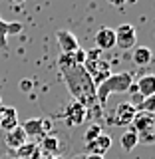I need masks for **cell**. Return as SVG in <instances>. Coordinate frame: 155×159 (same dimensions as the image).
I'll return each mask as SVG.
<instances>
[{
	"label": "cell",
	"instance_id": "obj_2",
	"mask_svg": "<svg viewBox=\"0 0 155 159\" xmlns=\"http://www.w3.org/2000/svg\"><path fill=\"white\" fill-rule=\"evenodd\" d=\"M131 84H133V74L131 72H119V74H112L109 78H106L96 88V98H98L99 109L106 107V103H107V99H109L112 93H123V92H127Z\"/></svg>",
	"mask_w": 155,
	"mask_h": 159
},
{
	"label": "cell",
	"instance_id": "obj_6",
	"mask_svg": "<svg viewBox=\"0 0 155 159\" xmlns=\"http://www.w3.org/2000/svg\"><path fill=\"white\" fill-rule=\"evenodd\" d=\"M86 117H88V109L82 103H78L76 99H70L66 103V107H64V119H66V123L70 127L82 125L86 121Z\"/></svg>",
	"mask_w": 155,
	"mask_h": 159
},
{
	"label": "cell",
	"instance_id": "obj_1",
	"mask_svg": "<svg viewBox=\"0 0 155 159\" xmlns=\"http://www.w3.org/2000/svg\"><path fill=\"white\" fill-rule=\"evenodd\" d=\"M60 64V72L64 76V82L72 93V99H76L78 103H82L88 111H99L98 106V98H96V86L86 74L84 66L74 62L72 54H62L58 60Z\"/></svg>",
	"mask_w": 155,
	"mask_h": 159
},
{
	"label": "cell",
	"instance_id": "obj_7",
	"mask_svg": "<svg viewBox=\"0 0 155 159\" xmlns=\"http://www.w3.org/2000/svg\"><path fill=\"white\" fill-rule=\"evenodd\" d=\"M135 116H137V109L133 107L129 102H121V103L116 106L113 116H112L109 121H112L113 125H117V127H123V125H131V121H133Z\"/></svg>",
	"mask_w": 155,
	"mask_h": 159
},
{
	"label": "cell",
	"instance_id": "obj_21",
	"mask_svg": "<svg viewBox=\"0 0 155 159\" xmlns=\"http://www.w3.org/2000/svg\"><path fill=\"white\" fill-rule=\"evenodd\" d=\"M137 111H145V113H155V96L145 98L141 102V106L137 107Z\"/></svg>",
	"mask_w": 155,
	"mask_h": 159
},
{
	"label": "cell",
	"instance_id": "obj_3",
	"mask_svg": "<svg viewBox=\"0 0 155 159\" xmlns=\"http://www.w3.org/2000/svg\"><path fill=\"white\" fill-rule=\"evenodd\" d=\"M84 70L89 76V80L93 82V86H99L106 78L112 76V64L107 60H103V52L99 50H89L86 52V62H84Z\"/></svg>",
	"mask_w": 155,
	"mask_h": 159
},
{
	"label": "cell",
	"instance_id": "obj_15",
	"mask_svg": "<svg viewBox=\"0 0 155 159\" xmlns=\"http://www.w3.org/2000/svg\"><path fill=\"white\" fill-rule=\"evenodd\" d=\"M26 133H24V129L20 127V125H16L14 129H10V131L6 133V145L10 147V149H20L26 143Z\"/></svg>",
	"mask_w": 155,
	"mask_h": 159
},
{
	"label": "cell",
	"instance_id": "obj_13",
	"mask_svg": "<svg viewBox=\"0 0 155 159\" xmlns=\"http://www.w3.org/2000/svg\"><path fill=\"white\" fill-rule=\"evenodd\" d=\"M18 125V113L14 107H0V127L10 131Z\"/></svg>",
	"mask_w": 155,
	"mask_h": 159
},
{
	"label": "cell",
	"instance_id": "obj_11",
	"mask_svg": "<svg viewBox=\"0 0 155 159\" xmlns=\"http://www.w3.org/2000/svg\"><path fill=\"white\" fill-rule=\"evenodd\" d=\"M133 84H135V89L143 98L155 96V74H143V76Z\"/></svg>",
	"mask_w": 155,
	"mask_h": 159
},
{
	"label": "cell",
	"instance_id": "obj_22",
	"mask_svg": "<svg viewBox=\"0 0 155 159\" xmlns=\"http://www.w3.org/2000/svg\"><path fill=\"white\" fill-rule=\"evenodd\" d=\"M109 4H113V6H123V4H127V2H133V0H107Z\"/></svg>",
	"mask_w": 155,
	"mask_h": 159
},
{
	"label": "cell",
	"instance_id": "obj_24",
	"mask_svg": "<svg viewBox=\"0 0 155 159\" xmlns=\"http://www.w3.org/2000/svg\"><path fill=\"white\" fill-rule=\"evenodd\" d=\"M30 86H32L30 82H22V84H20V88H22V89H30Z\"/></svg>",
	"mask_w": 155,
	"mask_h": 159
},
{
	"label": "cell",
	"instance_id": "obj_12",
	"mask_svg": "<svg viewBox=\"0 0 155 159\" xmlns=\"http://www.w3.org/2000/svg\"><path fill=\"white\" fill-rule=\"evenodd\" d=\"M131 60L135 66H149L153 62V52L149 46H135L131 52Z\"/></svg>",
	"mask_w": 155,
	"mask_h": 159
},
{
	"label": "cell",
	"instance_id": "obj_9",
	"mask_svg": "<svg viewBox=\"0 0 155 159\" xmlns=\"http://www.w3.org/2000/svg\"><path fill=\"white\" fill-rule=\"evenodd\" d=\"M56 40H58L60 48H62V54H74L76 50H80L78 38L74 36V32H70V30H58Z\"/></svg>",
	"mask_w": 155,
	"mask_h": 159
},
{
	"label": "cell",
	"instance_id": "obj_20",
	"mask_svg": "<svg viewBox=\"0 0 155 159\" xmlns=\"http://www.w3.org/2000/svg\"><path fill=\"white\" fill-rule=\"evenodd\" d=\"M103 133V129H102V125H98V123H92L88 129H86V133H84V143H92L93 139H98L99 135Z\"/></svg>",
	"mask_w": 155,
	"mask_h": 159
},
{
	"label": "cell",
	"instance_id": "obj_26",
	"mask_svg": "<svg viewBox=\"0 0 155 159\" xmlns=\"http://www.w3.org/2000/svg\"><path fill=\"white\" fill-rule=\"evenodd\" d=\"M12 2H14V4H24L26 0H12Z\"/></svg>",
	"mask_w": 155,
	"mask_h": 159
},
{
	"label": "cell",
	"instance_id": "obj_14",
	"mask_svg": "<svg viewBox=\"0 0 155 159\" xmlns=\"http://www.w3.org/2000/svg\"><path fill=\"white\" fill-rule=\"evenodd\" d=\"M24 129V133H26V137H40L44 133V119L40 117H30L26 121L20 125Z\"/></svg>",
	"mask_w": 155,
	"mask_h": 159
},
{
	"label": "cell",
	"instance_id": "obj_16",
	"mask_svg": "<svg viewBox=\"0 0 155 159\" xmlns=\"http://www.w3.org/2000/svg\"><path fill=\"white\" fill-rule=\"evenodd\" d=\"M86 147H88L89 153H93V155H103V153L112 147V137L106 135V133H102L98 139H93L92 143H88Z\"/></svg>",
	"mask_w": 155,
	"mask_h": 159
},
{
	"label": "cell",
	"instance_id": "obj_23",
	"mask_svg": "<svg viewBox=\"0 0 155 159\" xmlns=\"http://www.w3.org/2000/svg\"><path fill=\"white\" fill-rule=\"evenodd\" d=\"M86 159H106V157H103V155H93V153H89Z\"/></svg>",
	"mask_w": 155,
	"mask_h": 159
},
{
	"label": "cell",
	"instance_id": "obj_19",
	"mask_svg": "<svg viewBox=\"0 0 155 159\" xmlns=\"http://www.w3.org/2000/svg\"><path fill=\"white\" fill-rule=\"evenodd\" d=\"M20 159H40V149L36 143H24L20 149H16Z\"/></svg>",
	"mask_w": 155,
	"mask_h": 159
},
{
	"label": "cell",
	"instance_id": "obj_4",
	"mask_svg": "<svg viewBox=\"0 0 155 159\" xmlns=\"http://www.w3.org/2000/svg\"><path fill=\"white\" fill-rule=\"evenodd\" d=\"M131 129L135 131L141 145H155V113L137 111L131 121Z\"/></svg>",
	"mask_w": 155,
	"mask_h": 159
},
{
	"label": "cell",
	"instance_id": "obj_17",
	"mask_svg": "<svg viewBox=\"0 0 155 159\" xmlns=\"http://www.w3.org/2000/svg\"><path fill=\"white\" fill-rule=\"evenodd\" d=\"M40 153H44V155H58L60 151V139L56 135H46L42 137V143L38 145Z\"/></svg>",
	"mask_w": 155,
	"mask_h": 159
},
{
	"label": "cell",
	"instance_id": "obj_5",
	"mask_svg": "<svg viewBox=\"0 0 155 159\" xmlns=\"http://www.w3.org/2000/svg\"><path fill=\"white\" fill-rule=\"evenodd\" d=\"M116 30V48L119 50H133L137 42V30L133 24H121Z\"/></svg>",
	"mask_w": 155,
	"mask_h": 159
},
{
	"label": "cell",
	"instance_id": "obj_10",
	"mask_svg": "<svg viewBox=\"0 0 155 159\" xmlns=\"http://www.w3.org/2000/svg\"><path fill=\"white\" fill-rule=\"evenodd\" d=\"M24 30L22 22H6V20L0 18V48L8 46V36L12 34H20Z\"/></svg>",
	"mask_w": 155,
	"mask_h": 159
},
{
	"label": "cell",
	"instance_id": "obj_18",
	"mask_svg": "<svg viewBox=\"0 0 155 159\" xmlns=\"http://www.w3.org/2000/svg\"><path fill=\"white\" fill-rule=\"evenodd\" d=\"M119 145H121L123 151H133V149L139 145L135 131H133V129H127V131L121 135V139H119Z\"/></svg>",
	"mask_w": 155,
	"mask_h": 159
},
{
	"label": "cell",
	"instance_id": "obj_25",
	"mask_svg": "<svg viewBox=\"0 0 155 159\" xmlns=\"http://www.w3.org/2000/svg\"><path fill=\"white\" fill-rule=\"evenodd\" d=\"M44 159H64V157L62 155H46Z\"/></svg>",
	"mask_w": 155,
	"mask_h": 159
},
{
	"label": "cell",
	"instance_id": "obj_8",
	"mask_svg": "<svg viewBox=\"0 0 155 159\" xmlns=\"http://www.w3.org/2000/svg\"><path fill=\"white\" fill-rule=\"evenodd\" d=\"M93 44H96V50L99 52H106V50H113L116 48V30L113 28H99L93 36Z\"/></svg>",
	"mask_w": 155,
	"mask_h": 159
}]
</instances>
